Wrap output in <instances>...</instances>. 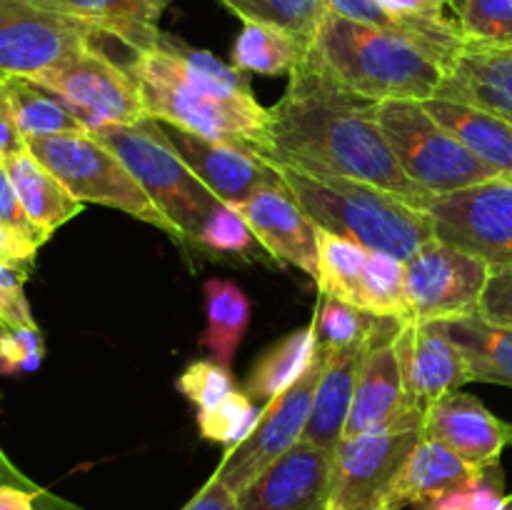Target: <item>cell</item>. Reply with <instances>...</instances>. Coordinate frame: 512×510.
I'll return each instance as SVG.
<instances>
[{
  "instance_id": "277c9868",
  "label": "cell",
  "mask_w": 512,
  "mask_h": 510,
  "mask_svg": "<svg viewBox=\"0 0 512 510\" xmlns=\"http://www.w3.org/2000/svg\"><path fill=\"white\" fill-rule=\"evenodd\" d=\"M308 55L358 95L383 100L435 98L448 68L425 45L328 13Z\"/></svg>"
},
{
  "instance_id": "7402d4cb",
  "label": "cell",
  "mask_w": 512,
  "mask_h": 510,
  "mask_svg": "<svg viewBox=\"0 0 512 510\" xmlns=\"http://www.w3.org/2000/svg\"><path fill=\"white\" fill-rule=\"evenodd\" d=\"M435 98L460 100L512 123V50L465 43Z\"/></svg>"
},
{
  "instance_id": "1f68e13d",
  "label": "cell",
  "mask_w": 512,
  "mask_h": 510,
  "mask_svg": "<svg viewBox=\"0 0 512 510\" xmlns=\"http://www.w3.org/2000/svg\"><path fill=\"white\" fill-rule=\"evenodd\" d=\"M373 250L343 238V235L318 230V283L320 295L343 300L358 308L360 283H363L365 265Z\"/></svg>"
},
{
  "instance_id": "ba28073f",
  "label": "cell",
  "mask_w": 512,
  "mask_h": 510,
  "mask_svg": "<svg viewBox=\"0 0 512 510\" xmlns=\"http://www.w3.org/2000/svg\"><path fill=\"white\" fill-rule=\"evenodd\" d=\"M493 265L438 235L405 260V295L410 318L418 323H448L480 308Z\"/></svg>"
},
{
  "instance_id": "8fae6325",
  "label": "cell",
  "mask_w": 512,
  "mask_h": 510,
  "mask_svg": "<svg viewBox=\"0 0 512 510\" xmlns=\"http://www.w3.org/2000/svg\"><path fill=\"white\" fill-rule=\"evenodd\" d=\"M95 30L38 0H0V80L30 78L83 53Z\"/></svg>"
},
{
  "instance_id": "ac0fdd59",
  "label": "cell",
  "mask_w": 512,
  "mask_h": 510,
  "mask_svg": "<svg viewBox=\"0 0 512 510\" xmlns=\"http://www.w3.org/2000/svg\"><path fill=\"white\" fill-rule=\"evenodd\" d=\"M333 453L300 440L238 495V510H325Z\"/></svg>"
},
{
  "instance_id": "7bdbcfd3",
  "label": "cell",
  "mask_w": 512,
  "mask_h": 510,
  "mask_svg": "<svg viewBox=\"0 0 512 510\" xmlns=\"http://www.w3.org/2000/svg\"><path fill=\"white\" fill-rule=\"evenodd\" d=\"M478 315L493 325L512 328V263L493 268L480 298Z\"/></svg>"
},
{
  "instance_id": "db71d44e",
  "label": "cell",
  "mask_w": 512,
  "mask_h": 510,
  "mask_svg": "<svg viewBox=\"0 0 512 510\" xmlns=\"http://www.w3.org/2000/svg\"><path fill=\"white\" fill-rule=\"evenodd\" d=\"M3 330H5V328H0V335H3Z\"/></svg>"
},
{
  "instance_id": "83f0119b",
  "label": "cell",
  "mask_w": 512,
  "mask_h": 510,
  "mask_svg": "<svg viewBox=\"0 0 512 510\" xmlns=\"http://www.w3.org/2000/svg\"><path fill=\"white\" fill-rule=\"evenodd\" d=\"M5 100H8L18 130L25 140L50 138V135L88 133L75 118L73 110L63 103L55 93L43 88L30 78H8L0 80Z\"/></svg>"
},
{
  "instance_id": "6da1fadb",
  "label": "cell",
  "mask_w": 512,
  "mask_h": 510,
  "mask_svg": "<svg viewBox=\"0 0 512 510\" xmlns=\"http://www.w3.org/2000/svg\"><path fill=\"white\" fill-rule=\"evenodd\" d=\"M258 153L363 180L415 208L425 210L433 198L400 168L378 123V103L335 80L310 55L270 108V145Z\"/></svg>"
},
{
  "instance_id": "8d00e7d4",
  "label": "cell",
  "mask_w": 512,
  "mask_h": 510,
  "mask_svg": "<svg viewBox=\"0 0 512 510\" xmlns=\"http://www.w3.org/2000/svg\"><path fill=\"white\" fill-rule=\"evenodd\" d=\"M260 415H263V408H258V405L250 400L248 393L235 388L233 393L225 395L218 405H213V408L208 410H200V438L213 440V443L225 445V450H230L238 443H243V440L253 433Z\"/></svg>"
},
{
  "instance_id": "d6986e66",
  "label": "cell",
  "mask_w": 512,
  "mask_h": 510,
  "mask_svg": "<svg viewBox=\"0 0 512 510\" xmlns=\"http://www.w3.org/2000/svg\"><path fill=\"white\" fill-rule=\"evenodd\" d=\"M240 215L253 230L255 240L270 250L275 258L305 270L318 278V225L305 215L288 185H268L240 203Z\"/></svg>"
},
{
  "instance_id": "d590c367",
  "label": "cell",
  "mask_w": 512,
  "mask_h": 510,
  "mask_svg": "<svg viewBox=\"0 0 512 510\" xmlns=\"http://www.w3.org/2000/svg\"><path fill=\"white\" fill-rule=\"evenodd\" d=\"M465 43L490 50H512V0H455Z\"/></svg>"
},
{
  "instance_id": "44dd1931",
  "label": "cell",
  "mask_w": 512,
  "mask_h": 510,
  "mask_svg": "<svg viewBox=\"0 0 512 510\" xmlns=\"http://www.w3.org/2000/svg\"><path fill=\"white\" fill-rule=\"evenodd\" d=\"M365 343L340 350V353L323 360V373L315 385L308 423L303 430V443L323 448L328 453H335V448L340 445L350 418V408H353L355 380H358Z\"/></svg>"
},
{
  "instance_id": "bcb514c9",
  "label": "cell",
  "mask_w": 512,
  "mask_h": 510,
  "mask_svg": "<svg viewBox=\"0 0 512 510\" xmlns=\"http://www.w3.org/2000/svg\"><path fill=\"white\" fill-rule=\"evenodd\" d=\"M183 510H238V495L230 493L213 475Z\"/></svg>"
},
{
  "instance_id": "603a6c76",
  "label": "cell",
  "mask_w": 512,
  "mask_h": 510,
  "mask_svg": "<svg viewBox=\"0 0 512 510\" xmlns=\"http://www.w3.org/2000/svg\"><path fill=\"white\" fill-rule=\"evenodd\" d=\"M45 8L90 25L98 35H110L135 55L160 48L168 35L160 33V13L148 0H38Z\"/></svg>"
},
{
  "instance_id": "74e56055",
  "label": "cell",
  "mask_w": 512,
  "mask_h": 510,
  "mask_svg": "<svg viewBox=\"0 0 512 510\" xmlns=\"http://www.w3.org/2000/svg\"><path fill=\"white\" fill-rule=\"evenodd\" d=\"M175 388L200 410L218 405L228 393H233V375L230 368L220 365L218 360H195L175 380Z\"/></svg>"
},
{
  "instance_id": "4fadbf2b",
  "label": "cell",
  "mask_w": 512,
  "mask_h": 510,
  "mask_svg": "<svg viewBox=\"0 0 512 510\" xmlns=\"http://www.w3.org/2000/svg\"><path fill=\"white\" fill-rule=\"evenodd\" d=\"M320 373H323V360L315 358V363L298 383H293L283 395L265 405L253 433L235 448L225 450L213 475L230 493H243L248 485H253L265 470L273 468L288 450H293L303 440Z\"/></svg>"
},
{
  "instance_id": "d6a6232c",
  "label": "cell",
  "mask_w": 512,
  "mask_h": 510,
  "mask_svg": "<svg viewBox=\"0 0 512 510\" xmlns=\"http://www.w3.org/2000/svg\"><path fill=\"white\" fill-rule=\"evenodd\" d=\"M243 23H265L285 30L310 48L328 15L325 0H223Z\"/></svg>"
},
{
  "instance_id": "cb8c5ba5",
  "label": "cell",
  "mask_w": 512,
  "mask_h": 510,
  "mask_svg": "<svg viewBox=\"0 0 512 510\" xmlns=\"http://www.w3.org/2000/svg\"><path fill=\"white\" fill-rule=\"evenodd\" d=\"M325 3H328V13L353 20V23L390 30V33L405 35V38L425 45L448 68V73L453 70L460 50L465 48V38L458 23L448 18L405 15L385 5L383 0H325Z\"/></svg>"
},
{
  "instance_id": "8992f818",
  "label": "cell",
  "mask_w": 512,
  "mask_h": 510,
  "mask_svg": "<svg viewBox=\"0 0 512 510\" xmlns=\"http://www.w3.org/2000/svg\"><path fill=\"white\" fill-rule=\"evenodd\" d=\"M28 150L43 163L80 203H98L123 210L130 218L155 225L170 238L185 240L183 233L165 218L150 195L140 188L123 160L90 133L50 135L25 140Z\"/></svg>"
},
{
  "instance_id": "f1b7e54d",
  "label": "cell",
  "mask_w": 512,
  "mask_h": 510,
  "mask_svg": "<svg viewBox=\"0 0 512 510\" xmlns=\"http://www.w3.org/2000/svg\"><path fill=\"white\" fill-rule=\"evenodd\" d=\"M205 310H208V328L200 343L210 350L213 360L230 368L233 355L250 325V300L230 280H208L205 283Z\"/></svg>"
},
{
  "instance_id": "7c38bea8",
  "label": "cell",
  "mask_w": 512,
  "mask_h": 510,
  "mask_svg": "<svg viewBox=\"0 0 512 510\" xmlns=\"http://www.w3.org/2000/svg\"><path fill=\"white\" fill-rule=\"evenodd\" d=\"M435 235L493 268L512 263V175L433 195L425 205Z\"/></svg>"
},
{
  "instance_id": "3957f363",
  "label": "cell",
  "mask_w": 512,
  "mask_h": 510,
  "mask_svg": "<svg viewBox=\"0 0 512 510\" xmlns=\"http://www.w3.org/2000/svg\"><path fill=\"white\" fill-rule=\"evenodd\" d=\"M320 230L343 235L373 253L408 260L435 238L430 215L383 188L333 173L320 165L263 155Z\"/></svg>"
},
{
  "instance_id": "f907efd6",
  "label": "cell",
  "mask_w": 512,
  "mask_h": 510,
  "mask_svg": "<svg viewBox=\"0 0 512 510\" xmlns=\"http://www.w3.org/2000/svg\"><path fill=\"white\" fill-rule=\"evenodd\" d=\"M148 3L153 5V8L158 10V13H163V10H165V5H168V3H173V0H148Z\"/></svg>"
},
{
  "instance_id": "d4e9b609",
  "label": "cell",
  "mask_w": 512,
  "mask_h": 510,
  "mask_svg": "<svg viewBox=\"0 0 512 510\" xmlns=\"http://www.w3.org/2000/svg\"><path fill=\"white\" fill-rule=\"evenodd\" d=\"M423 105L470 153L478 155L483 163L498 170L500 175H512L510 120L500 118V115L490 113V110L475 108V105L450 98H428L423 100Z\"/></svg>"
},
{
  "instance_id": "c3c4849f",
  "label": "cell",
  "mask_w": 512,
  "mask_h": 510,
  "mask_svg": "<svg viewBox=\"0 0 512 510\" xmlns=\"http://www.w3.org/2000/svg\"><path fill=\"white\" fill-rule=\"evenodd\" d=\"M28 148L23 133L18 130V123L13 118V110H10L8 100H5L3 90H0V163H5L8 158H13L15 153Z\"/></svg>"
},
{
  "instance_id": "816d5d0a",
  "label": "cell",
  "mask_w": 512,
  "mask_h": 510,
  "mask_svg": "<svg viewBox=\"0 0 512 510\" xmlns=\"http://www.w3.org/2000/svg\"><path fill=\"white\" fill-rule=\"evenodd\" d=\"M500 510H512V495H508V498H505L503 508H500Z\"/></svg>"
},
{
  "instance_id": "9c48e42d",
  "label": "cell",
  "mask_w": 512,
  "mask_h": 510,
  "mask_svg": "<svg viewBox=\"0 0 512 510\" xmlns=\"http://www.w3.org/2000/svg\"><path fill=\"white\" fill-rule=\"evenodd\" d=\"M35 83L58 95L88 133L105 125H133L148 118L138 78L95 45L38 75Z\"/></svg>"
},
{
  "instance_id": "f6af8a7d",
  "label": "cell",
  "mask_w": 512,
  "mask_h": 510,
  "mask_svg": "<svg viewBox=\"0 0 512 510\" xmlns=\"http://www.w3.org/2000/svg\"><path fill=\"white\" fill-rule=\"evenodd\" d=\"M38 245L25 240L23 235L13 233V230L3 228L0 225V263L5 265H15V268L23 270H33L35 263V253H38Z\"/></svg>"
},
{
  "instance_id": "484cf974",
  "label": "cell",
  "mask_w": 512,
  "mask_h": 510,
  "mask_svg": "<svg viewBox=\"0 0 512 510\" xmlns=\"http://www.w3.org/2000/svg\"><path fill=\"white\" fill-rule=\"evenodd\" d=\"M3 165L13 180L25 215L45 238L83 210L85 203H80L43 163H38L28 148L15 153Z\"/></svg>"
},
{
  "instance_id": "4316f807",
  "label": "cell",
  "mask_w": 512,
  "mask_h": 510,
  "mask_svg": "<svg viewBox=\"0 0 512 510\" xmlns=\"http://www.w3.org/2000/svg\"><path fill=\"white\" fill-rule=\"evenodd\" d=\"M445 333L463 353L470 383H495L512 388V328L493 325L478 313L443 323Z\"/></svg>"
},
{
  "instance_id": "2e32d148",
  "label": "cell",
  "mask_w": 512,
  "mask_h": 510,
  "mask_svg": "<svg viewBox=\"0 0 512 510\" xmlns=\"http://www.w3.org/2000/svg\"><path fill=\"white\" fill-rule=\"evenodd\" d=\"M395 348H398L410 403L423 413L438 398L470 383L463 353L445 333L443 323H418L413 318L403 320Z\"/></svg>"
},
{
  "instance_id": "f5cc1de1",
  "label": "cell",
  "mask_w": 512,
  "mask_h": 510,
  "mask_svg": "<svg viewBox=\"0 0 512 510\" xmlns=\"http://www.w3.org/2000/svg\"><path fill=\"white\" fill-rule=\"evenodd\" d=\"M0 478H3V475H0ZM10 480V478H8ZM18 483H28V480H18Z\"/></svg>"
},
{
  "instance_id": "836d02e7",
  "label": "cell",
  "mask_w": 512,
  "mask_h": 510,
  "mask_svg": "<svg viewBox=\"0 0 512 510\" xmlns=\"http://www.w3.org/2000/svg\"><path fill=\"white\" fill-rule=\"evenodd\" d=\"M358 308L375 318H410L403 260L388 253H370L363 283H360Z\"/></svg>"
},
{
  "instance_id": "9a60e30c",
  "label": "cell",
  "mask_w": 512,
  "mask_h": 510,
  "mask_svg": "<svg viewBox=\"0 0 512 510\" xmlns=\"http://www.w3.org/2000/svg\"><path fill=\"white\" fill-rule=\"evenodd\" d=\"M160 133L165 135L175 153L195 173V178L225 205L238 208L255 190L268 185H283L278 170L250 145L223 143L190 133L173 123L158 120Z\"/></svg>"
},
{
  "instance_id": "4dcf8cb0",
  "label": "cell",
  "mask_w": 512,
  "mask_h": 510,
  "mask_svg": "<svg viewBox=\"0 0 512 510\" xmlns=\"http://www.w3.org/2000/svg\"><path fill=\"white\" fill-rule=\"evenodd\" d=\"M315 363V330L313 323L298 328L288 338L265 353V358L255 365L248 380V395L263 400H273L283 395L293 383H298L310 365Z\"/></svg>"
},
{
  "instance_id": "5b68a950",
  "label": "cell",
  "mask_w": 512,
  "mask_h": 510,
  "mask_svg": "<svg viewBox=\"0 0 512 510\" xmlns=\"http://www.w3.org/2000/svg\"><path fill=\"white\" fill-rule=\"evenodd\" d=\"M95 138L108 145L150 195L160 213L183 233L200 243L205 225L220 208V200L195 178L173 145L160 133L158 120L145 118L133 125H105Z\"/></svg>"
},
{
  "instance_id": "e575fe53",
  "label": "cell",
  "mask_w": 512,
  "mask_h": 510,
  "mask_svg": "<svg viewBox=\"0 0 512 510\" xmlns=\"http://www.w3.org/2000/svg\"><path fill=\"white\" fill-rule=\"evenodd\" d=\"M375 315L343 303V300L320 295V303L313 315L315 330V355L320 360L340 353L345 348H353L368 340L370 330L375 325Z\"/></svg>"
},
{
  "instance_id": "60d3db41",
  "label": "cell",
  "mask_w": 512,
  "mask_h": 510,
  "mask_svg": "<svg viewBox=\"0 0 512 510\" xmlns=\"http://www.w3.org/2000/svg\"><path fill=\"white\" fill-rule=\"evenodd\" d=\"M25 280H28V270L0 263V328H35L30 305L25 300Z\"/></svg>"
},
{
  "instance_id": "f35d334b",
  "label": "cell",
  "mask_w": 512,
  "mask_h": 510,
  "mask_svg": "<svg viewBox=\"0 0 512 510\" xmlns=\"http://www.w3.org/2000/svg\"><path fill=\"white\" fill-rule=\"evenodd\" d=\"M505 498L508 495L503 493V470L498 463L490 465L483 478H478L475 483L453 490L438 500L418 505V510H500Z\"/></svg>"
},
{
  "instance_id": "30bf717a",
  "label": "cell",
  "mask_w": 512,
  "mask_h": 510,
  "mask_svg": "<svg viewBox=\"0 0 512 510\" xmlns=\"http://www.w3.org/2000/svg\"><path fill=\"white\" fill-rule=\"evenodd\" d=\"M403 320L378 318L365 343L355 380L353 408L343 438L358 435L393 433V430H420L423 433L425 413L415 408L408 398L400 368L398 340Z\"/></svg>"
},
{
  "instance_id": "7dc6e473",
  "label": "cell",
  "mask_w": 512,
  "mask_h": 510,
  "mask_svg": "<svg viewBox=\"0 0 512 510\" xmlns=\"http://www.w3.org/2000/svg\"><path fill=\"white\" fill-rule=\"evenodd\" d=\"M43 490L33 483H18V480L0 478V510H35V500Z\"/></svg>"
},
{
  "instance_id": "52a82bcc",
  "label": "cell",
  "mask_w": 512,
  "mask_h": 510,
  "mask_svg": "<svg viewBox=\"0 0 512 510\" xmlns=\"http://www.w3.org/2000/svg\"><path fill=\"white\" fill-rule=\"evenodd\" d=\"M378 123L400 168L428 195H448L500 175L440 125L420 100H383Z\"/></svg>"
},
{
  "instance_id": "ab89813d",
  "label": "cell",
  "mask_w": 512,
  "mask_h": 510,
  "mask_svg": "<svg viewBox=\"0 0 512 510\" xmlns=\"http://www.w3.org/2000/svg\"><path fill=\"white\" fill-rule=\"evenodd\" d=\"M253 240L255 235L250 230V225L245 223L243 215L233 205L220 203V208L215 210L213 218L205 225L200 245H205L210 250H218V253H245Z\"/></svg>"
},
{
  "instance_id": "5bb4252c",
  "label": "cell",
  "mask_w": 512,
  "mask_h": 510,
  "mask_svg": "<svg viewBox=\"0 0 512 510\" xmlns=\"http://www.w3.org/2000/svg\"><path fill=\"white\" fill-rule=\"evenodd\" d=\"M420 438V430H393L340 440L325 510H388L390 490Z\"/></svg>"
},
{
  "instance_id": "b9f144b4",
  "label": "cell",
  "mask_w": 512,
  "mask_h": 510,
  "mask_svg": "<svg viewBox=\"0 0 512 510\" xmlns=\"http://www.w3.org/2000/svg\"><path fill=\"white\" fill-rule=\"evenodd\" d=\"M43 360V335L35 328L3 330L0 335V370L18 373V370H35Z\"/></svg>"
},
{
  "instance_id": "e0dca14e",
  "label": "cell",
  "mask_w": 512,
  "mask_h": 510,
  "mask_svg": "<svg viewBox=\"0 0 512 510\" xmlns=\"http://www.w3.org/2000/svg\"><path fill=\"white\" fill-rule=\"evenodd\" d=\"M423 438L445 445L468 463L488 468L512 445V423L498 418L475 395L453 390L435 400L423 418Z\"/></svg>"
},
{
  "instance_id": "681fc988",
  "label": "cell",
  "mask_w": 512,
  "mask_h": 510,
  "mask_svg": "<svg viewBox=\"0 0 512 510\" xmlns=\"http://www.w3.org/2000/svg\"><path fill=\"white\" fill-rule=\"evenodd\" d=\"M393 10L405 15H420V18H445L443 10L455 0H383Z\"/></svg>"
},
{
  "instance_id": "ffe728a7",
  "label": "cell",
  "mask_w": 512,
  "mask_h": 510,
  "mask_svg": "<svg viewBox=\"0 0 512 510\" xmlns=\"http://www.w3.org/2000/svg\"><path fill=\"white\" fill-rule=\"evenodd\" d=\"M488 468L468 463L458 453L435 443V440L420 438L410 458L405 460L393 490H390L388 510H403L405 505L418 508V505L430 503V500L443 498V495L483 478Z\"/></svg>"
},
{
  "instance_id": "ee69618b",
  "label": "cell",
  "mask_w": 512,
  "mask_h": 510,
  "mask_svg": "<svg viewBox=\"0 0 512 510\" xmlns=\"http://www.w3.org/2000/svg\"><path fill=\"white\" fill-rule=\"evenodd\" d=\"M0 225L8 230H13V233L23 235L25 240L35 243L38 248L43 243H48V238H45V235L40 233L33 223H30L28 215H25L18 193H15L13 180H10L8 170H5L3 163H0Z\"/></svg>"
},
{
  "instance_id": "f546056e",
  "label": "cell",
  "mask_w": 512,
  "mask_h": 510,
  "mask_svg": "<svg viewBox=\"0 0 512 510\" xmlns=\"http://www.w3.org/2000/svg\"><path fill=\"white\" fill-rule=\"evenodd\" d=\"M308 48L285 30L265 23H243L238 40L233 45V68L243 73L280 75L293 73Z\"/></svg>"
},
{
  "instance_id": "7a4b0ae2",
  "label": "cell",
  "mask_w": 512,
  "mask_h": 510,
  "mask_svg": "<svg viewBox=\"0 0 512 510\" xmlns=\"http://www.w3.org/2000/svg\"><path fill=\"white\" fill-rule=\"evenodd\" d=\"M138 78L148 118L173 123L223 143L270 145V108L255 100L243 70L220 63L208 50L168 38L128 65Z\"/></svg>"
}]
</instances>
